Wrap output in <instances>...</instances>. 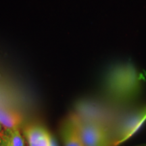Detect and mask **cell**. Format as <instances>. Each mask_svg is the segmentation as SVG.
<instances>
[{"label":"cell","mask_w":146,"mask_h":146,"mask_svg":"<svg viewBox=\"0 0 146 146\" xmlns=\"http://www.w3.org/2000/svg\"><path fill=\"white\" fill-rule=\"evenodd\" d=\"M146 120V105L135 110L126 117L120 125L114 143L117 146L131 138L142 127Z\"/></svg>","instance_id":"2"},{"label":"cell","mask_w":146,"mask_h":146,"mask_svg":"<svg viewBox=\"0 0 146 146\" xmlns=\"http://www.w3.org/2000/svg\"><path fill=\"white\" fill-rule=\"evenodd\" d=\"M50 146H58L57 143H56V140H55L54 137H52H52H51Z\"/></svg>","instance_id":"9"},{"label":"cell","mask_w":146,"mask_h":146,"mask_svg":"<svg viewBox=\"0 0 146 146\" xmlns=\"http://www.w3.org/2000/svg\"><path fill=\"white\" fill-rule=\"evenodd\" d=\"M0 146H8V135L4 130L0 132Z\"/></svg>","instance_id":"7"},{"label":"cell","mask_w":146,"mask_h":146,"mask_svg":"<svg viewBox=\"0 0 146 146\" xmlns=\"http://www.w3.org/2000/svg\"><path fill=\"white\" fill-rule=\"evenodd\" d=\"M75 125L83 146H92L108 137L104 125L98 121H81L78 118L71 120Z\"/></svg>","instance_id":"1"},{"label":"cell","mask_w":146,"mask_h":146,"mask_svg":"<svg viewBox=\"0 0 146 146\" xmlns=\"http://www.w3.org/2000/svg\"><path fill=\"white\" fill-rule=\"evenodd\" d=\"M29 146H50L52 135L40 125L29 126L25 131Z\"/></svg>","instance_id":"3"},{"label":"cell","mask_w":146,"mask_h":146,"mask_svg":"<svg viewBox=\"0 0 146 146\" xmlns=\"http://www.w3.org/2000/svg\"><path fill=\"white\" fill-rule=\"evenodd\" d=\"M92 146H110V140L108 137Z\"/></svg>","instance_id":"8"},{"label":"cell","mask_w":146,"mask_h":146,"mask_svg":"<svg viewBox=\"0 0 146 146\" xmlns=\"http://www.w3.org/2000/svg\"><path fill=\"white\" fill-rule=\"evenodd\" d=\"M23 118L19 113L12 110L0 107V123L3 130L10 131L19 129Z\"/></svg>","instance_id":"4"},{"label":"cell","mask_w":146,"mask_h":146,"mask_svg":"<svg viewBox=\"0 0 146 146\" xmlns=\"http://www.w3.org/2000/svg\"><path fill=\"white\" fill-rule=\"evenodd\" d=\"M5 131V130H4ZM8 135V146H24L25 142L19 129L5 131Z\"/></svg>","instance_id":"6"},{"label":"cell","mask_w":146,"mask_h":146,"mask_svg":"<svg viewBox=\"0 0 146 146\" xmlns=\"http://www.w3.org/2000/svg\"><path fill=\"white\" fill-rule=\"evenodd\" d=\"M64 146H83L75 125L70 120L64 125L62 130Z\"/></svg>","instance_id":"5"},{"label":"cell","mask_w":146,"mask_h":146,"mask_svg":"<svg viewBox=\"0 0 146 146\" xmlns=\"http://www.w3.org/2000/svg\"><path fill=\"white\" fill-rule=\"evenodd\" d=\"M2 131H3V127H2V125H1V123H0V132Z\"/></svg>","instance_id":"10"},{"label":"cell","mask_w":146,"mask_h":146,"mask_svg":"<svg viewBox=\"0 0 146 146\" xmlns=\"http://www.w3.org/2000/svg\"><path fill=\"white\" fill-rule=\"evenodd\" d=\"M142 146H146V144H145V145H142Z\"/></svg>","instance_id":"11"}]
</instances>
